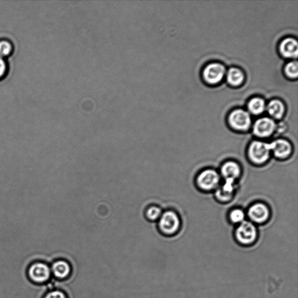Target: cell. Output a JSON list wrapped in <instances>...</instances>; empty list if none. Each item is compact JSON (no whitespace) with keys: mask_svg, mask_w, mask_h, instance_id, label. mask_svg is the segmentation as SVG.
<instances>
[{"mask_svg":"<svg viewBox=\"0 0 298 298\" xmlns=\"http://www.w3.org/2000/svg\"><path fill=\"white\" fill-rule=\"evenodd\" d=\"M235 239L240 246L250 247L254 246L258 238V232L254 223L245 220L238 224L235 231Z\"/></svg>","mask_w":298,"mask_h":298,"instance_id":"6da1fadb","label":"cell"},{"mask_svg":"<svg viewBox=\"0 0 298 298\" xmlns=\"http://www.w3.org/2000/svg\"><path fill=\"white\" fill-rule=\"evenodd\" d=\"M157 222L158 231L166 236H172L177 234L181 227L180 218L176 212L173 210L163 211Z\"/></svg>","mask_w":298,"mask_h":298,"instance_id":"7a4b0ae2","label":"cell"},{"mask_svg":"<svg viewBox=\"0 0 298 298\" xmlns=\"http://www.w3.org/2000/svg\"><path fill=\"white\" fill-rule=\"evenodd\" d=\"M270 143L261 141H254L248 147V158L252 163L262 165L267 162L271 156Z\"/></svg>","mask_w":298,"mask_h":298,"instance_id":"3957f363","label":"cell"},{"mask_svg":"<svg viewBox=\"0 0 298 298\" xmlns=\"http://www.w3.org/2000/svg\"><path fill=\"white\" fill-rule=\"evenodd\" d=\"M28 275L33 282L45 284L50 280L51 268L47 263L38 261L31 264L28 268Z\"/></svg>","mask_w":298,"mask_h":298,"instance_id":"277c9868","label":"cell"},{"mask_svg":"<svg viewBox=\"0 0 298 298\" xmlns=\"http://www.w3.org/2000/svg\"><path fill=\"white\" fill-rule=\"evenodd\" d=\"M220 181V175L213 169H206L197 177L198 186L203 191H211L218 189Z\"/></svg>","mask_w":298,"mask_h":298,"instance_id":"5b68a950","label":"cell"},{"mask_svg":"<svg viewBox=\"0 0 298 298\" xmlns=\"http://www.w3.org/2000/svg\"><path fill=\"white\" fill-rule=\"evenodd\" d=\"M228 122L232 128L238 131H247L252 124L250 114L241 109L232 112L228 117Z\"/></svg>","mask_w":298,"mask_h":298,"instance_id":"8992f818","label":"cell"},{"mask_svg":"<svg viewBox=\"0 0 298 298\" xmlns=\"http://www.w3.org/2000/svg\"><path fill=\"white\" fill-rule=\"evenodd\" d=\"M276 125L274 120L268 117H263L257 120L253 126L255 136L261 138H268L275 132Z\"/></svg>","mask_w":298,"mask_h":298,"instance_id":"52a82bcc","label":"cell"},{"mask_svg":"<svg viewBox=\"0 0 298 298\" xmlns=\"http://www.w3.org/2000/svg\"><path fill=\"white\" fill-rule=\"evenodd\" d=\"M225 73L226 68L223 65L212 63L208 65L204 69L203 77L208 84L215 85L222 80Z\"/></svg>","mask_w":298,"mask_h":298,"instance_id":"ba28073f","label":"cell"},{"mask_svg":"<svg viewBox=\"0 0 298 298\" xmlns=\"http://www.w3.org/2000/svg\"><path fill=\"white\" fill-rule=\"evenodd\" d=\"M270 210L265 204L256 203L252 205L248 211V218L253 223L263 224L270 217Z\"/></svg>","mask_w":298,"mask_h":298,"instance_id":"9c48e42d","label":"cell"},{"mask_svg":"<svg viewBox=\"0 0 298 298\" xmlns=\"http://www.w3.org/2000/svg\"><path fill=\"white\" fill-rule=\"evenodd\" d=\"M270 144L272 154L280 160H284L288 158L292 152L291 144L283 139H279Z\"/></svg>","mask_w":298,"mask_h":298,"instance_id":"30bf717a","label":"cell"},{"mask_svg":"<svg viewBox=\"0 0 298 298\" xmlns=\"http://www.w3.org/2000/svg\"><path fill=\"white\" fill-rule=\"evenodd\" d=\"M51 271L56 279L63 281L70 276L72 268L67 260L58 259L51 264Z\"/></svg>","mask_w":298,"mask_h":298,"instance_id":"8fae6325","label":"cell"},{"mask_svg":"<svg viewBox=\"0 0 298 298\" xmlns=\"http://www.w3.org/2000/svg\"><path fill=\"white\" fill-rule=\"evenodd\" d=\"M220 174L225 179L236 181L241 174V169L237 162L228 161L224 162L220 169Z\"/></svg>","mask_w":298,"mask_h":298,"instance_id":"7c38bea8","label":"cell"},{"mask_svg":"<svg viewBox=\"0 0 298 298\" xmlns=\"http://www.w3.org/2000/svg\"><path fill=\"white\" fill-rule=\"evenodd\" d=\"M235 191V181L232 179H225L222 186L216 190V197L220 201H230L233 197Z\"/></svg>","mask_w":298,"mask_h":298,"instance_id":"4fadbf2b","label":"cell"},{"mask_svg":"<svg viewBox=\"0 0 298 298\" xmlns=\"http://www.w3.org/2000/svg\"><path fill=\"white\" fill-rule=\"evenodd\" d=\"M280 51L285 58H296L298 53V44L293 38L285 39L280 45Z\"/></svg>","mask_w":298,"mask_h":298,"instance_id":"5bb4252c","label":"cell"},{"mask_svg":"<svg viewBox=\"0 0 298 298\" xmlns=\"http://www.w3.org/2000/svg\"><path fill=\"white\" fill-rule=\"evenodd\" d=\"M267 111L273 118L276 119H280L284 116L285 106L280 100H272L267 105Z\"/></svg>","mask_w":298,"mask_h":298,"instance_id":"9a60e30c","label":"cell"},{"mask_svg":"<svg viewBox=\"0 0 298 298\" xmlns=\"http://www.w3.org/2000/svg\"><path fill=\"white\" fill-rule=\"evenodd\" d=\"M244 80V75L241 70L236 68H232L227 73V81L231 85L237 87L241 85Z\"/></svg>","mask_w":298,"mask_h":298,"instance_id":"2e32d148","label":"cell"},{"mask_svg":"<svg viewBox=\"0 0 298 298\" xmlns=\"http://www.w3.org/2000/svg\"><path fill=\"white\" fill-rule=\"evenodd\" d=\"M162 212L160 206L156 205H150L145 209V217L149 222H156L160 218Z\"/></svg>","mask_w":298,"mask_h":298,"instance_id":"e0dca14e","label":"cell"},{"mask_svg":"<svg viewBox=\"0 0 298 298\" xmlns=\"http://www.w3.org/2000/svg\"><path fill=\"white\" fill-rule=\"evenodd\" d=\"M248 109L250 112L254 115H259L262 114L266 109V104L264 101L259 97L254 98L249 102Z\"/></svg>","mask_w":298,"mask_h":298,"instance_id":"ac0fdd59","label":"cell"},{"mask_svg":"<svg viewBox=\"0 0 298 298\" xmlns=\"http://www.w3.org/2000/svg\"><path fill=\"white\" fill-rule=\"evenodd\" d=\"M246 214L243 210L240 209H234L231 211L229 218L232 223L239 224L245 221Z\"/></svg>","mask_w":298,"mask_h":298,"instance_id":"d6986e66","label":"cell"},{"mask_svg":"<svg viewBox=\"0 0 298 298\" xmlns=\"http://www.w3.org/2000/svg\"><path fill=\"white\" fill-rule=\"evenodd\" d=\"M285 72L290 78H296L298 75V65L296 61H291L285 67Z\"/></svg>","mask_w":298,"mask_h":298,"instance_id":"ffe728a7","label":"cell"},{"mask_svg":"<svg viewBox=\"0 0 298 298\" xmlns=\"http://www.w3.org/2000/svg\"><path fill=\"white\" fill-rule=\"evenodd\" d=\"M12 46L7 41L0 42V57L9 55L12 51Z\"/></svg>","mask_w":298,"mask_h":298,"instance_id":"44dd1931","label":"cell"},{"mask_svg":"<svg viewBox=\"0 0 298 298\" xmlns=\"http://www.w3.org/2000/svg\"><path fill=\"white\" fill-rule=\"evenodd\" d=\"M43 298H68L65 293L60 289H52L48 292Z\"/></svg>","mask_w":298,"mask_h":298,"instance_id":"7402d4cb","label":"cell"},{"mask_svg":"<svg viewBox=\"0 0 298 298\" xmlns=\"http://www.w3.org/2000/svg\"><path fill=\"white\" fill-rule=\"evenodd\" d=\"M6 71V64L2 57H0V77L3 76Z\"/></svg>","mask_w":298,"mask_h":298,"instance_id":"603a6c76","label":"cell"}]
</instances>
